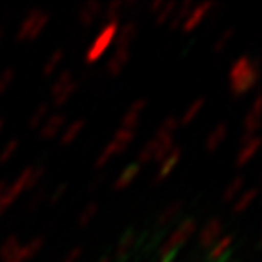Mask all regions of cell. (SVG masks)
Segmentation results:
<instances>
[{
  "mask_svg": "<svg viewBox=\"0 0 262 262\" xmlns=\"http://www.w3.org/2000/svg\"><path fill=\"white\" fill-rule=\"evenodd\" d=\"M260 62L251 60L248 55H242L233 62V66L229 68V91L235 97H242V95L250 93L253 88H257L258 80H260Z\"/></svg>",
  "mask_w": 262,
  "mask_h": 262,
  "instance_id": "obj_1",
  "label": "cell"
},
{
  "mask_svg": "<svg viewBox=\"0 0 262 262\" xmlns=\"http://www.w3.org/2000/svg\"><path fill=\"white\" fill-rule=\"evenodd\" d=\"M49 15L48 11L44 9H29L28 15L22 18L20 26H18V31H16V40L18 42H31V40H37L40 37L44 29L48 28L49 24Z\"/></svg>",
  "mask_w": 262,
  "mask_h": 262,
  "instance_id": "obj_2",
  "label": "cell"
},
{
  "mask_svg": "<svg viewBox=\"0 0 262 262\" xmlns=\"http://www.w3.org/2000/svg\"><path fill=\"white\" fill-rule=\"evenodd\" d=\"M196 231V221L193 217L182 219L177 226V229L173 231L171 235L168 237V241L164 242L162 246L159 248V255L164 257V255L171 253V251H179L189 238L193 237V233Z\"/></svg>",
  "mask_w": 262,
  "mask_h": 262,
  "instance_id": "obj_3",
  "label": "cell"
},
{
  "mask_svg": "<svg viewBox=\"0 0 262 262\" xmlns=\"http://www.w3.org/2000/svg\"><path fill=\"white\" fill-rule=\"evenodd\" d=\"M119 22H106L104 28L100 29V33L97 35V38L93 40V44L88 48L86 51V62L88 64H95L98 58H102V55L107 51L111 44L117 38V33H119Z\"/></svg>",
  "mask_w": 262,
  "mask_h": 262,
  "instance_id": "obj_4",
  "label": "cell"
},
{
  "mask_svg": "<svg viewBox=\"0 0 262 262\" xmlns=\"http://www.w3.org/2000/svg\"><path fill=\"white\" fill-rule=\"evenodd\" d=\"M78 82L73 78V73L70 70H64L58 73L57 80L53 82V88H51V100H53V106L60 107L64 106L73 93L77 91Z\"/></svg>",
  "mask_w": 262,
  "mask_h": 262,
  "instance_id": "obj_5",
  "label": "cell"
},
{
  "mask_svg": "<svg viewBox=\"0 0 262 262\" xmlns=\"http://www.w3.org/2000/svg\"><path fill=\"white\" fill-rule=\"evenodd\" d=\"M44 175H46V168H42V166H28L20 175L16 177L15 182L9 186H11L16 195L20 196L22 193L31 191V189L40 182Z\"/></svg>",
  "mask_w": 262,
  "mask_h": 262,
  "instance_id": "obj_6",
  "label": "cell"
},
{
  "mask_svg": "<svg viewBox=\"0 0 262 262\" xmlns=\"http://www.w3.org/2000/svg\"><path fill=\"white\" fill-rule=\"evenodd\" d=\"M222 221L219 217H213L208 221V224L201 229L199 233V246L204 250H211V246L222 237Z\"/></svg>",
  "mask_w": 262,
  "mask_h": 262,
  "instance_id": "obj_7",
  "label": "cell"
},
{
  "mask_svg": "<svg viewBox=\"0 0 262 262\" xmlns=\"http://www.w3.org/2000/svg\"><path fill=\"white\" fill-rule=\"evenodd\" d=\"M215 8V4L213 2H204V4H195V8L191 9V13H189V16L186 18V22L182 24V31L186 33V35H189V33L195 31L199 26L204 22V18L209 15V11Z\"/></svg>",
  "mask_w": 262,
  "mask_h": 262,
  "instance_id": "obj_8",
  "label": "cell"
},
{
  "mask_svg": "<svg viewBox=\"0 0 262 262\" xmlns=\"http://www.w3.org/2000/svg\"><path fill=\"white\" fill-rule=\"evenodd\" d=\"M66 124V115L64 113H53L49 115L44 120V124L40 126L38 133H40L42 140H53L55 137H58V133H62Z\"/></svg>",
  "mask_w": 262,
  "mask_h": 262,
  "instance_id": "obj_9",
  "label": "cell"
},
{
  "mask_svg": "<svg viewBox=\"0 0 262 262\" xmlns=\"http://www.w3.org/2000/svg\"><path fill=\"white\" fill-rule=\"evenodd\" d=\"M180 159H182V149L175 146L171 149V153H169V155L159 164V171H157L155 180H153V182H155V184H159V182H162L164 179H168V177L171 175L173 169L179 166Z\"/></svg>",
  "mask_w": 262,
  "mask_h": 262,
  "instance_id": "obj_10",
  "label": "cell"
},
{
  "mask_svg": "<svg viewBox=\"0 0 262 262\" xmlns=\"http://www.w3.org/2000/svg\"><path fill=\"white\" fill-rule=\"evenodd\" d=\"M146 106H147L146 98H139V100H135V102H131V106L127 107L126 115H124L122 126L120 127L137 131V126H139V120H140V113L146 110Z\"/></svg>",
  "mask_w": 262,
  "mask_h": 262,
  "instance_id": "obj_11",
  "label": "cell"
},
{
  "mask_svg": "<svg viewBox=\"0 0 262 262\" xmlns=\"http://www.w3.org/2000/svg\"><path fill=\"white\" fill-rule=\"evenodd\" d=\"M131 60V51L129 49H117L113 53V57L107 60L106 71L110 77H119L122 73V70L129 64Z\"/></svg>",
  "mask_w": 262,
  "mask_h": 262,
  "instance_id": "obj_12",
  "label": "cell"
},
{
  "mask_svg": "<svg viewBox=\"0 0 262 262\" xmlns=\"http://www.w3.org/2000/svg\"><path fill=\"white\" fill-rule=\"evenodd\" d=\"M20 241L15 235H9L2 246H0V260L2 262H20L18 255H20Z\"/></svg>",
  "mask_w": 262,
  "mask_h": 262,
  "instance_id": "obj_13",
  "label": "cell"
},
{
  "mask_svg": "<svg viewBox=\"0 0 262 262\" xmlns=\"http://www.w3.org/2000/svg\"><path fill=\"white\" fill-rule=\"evenodd\" d=\"M233 242H235V235H231V233L222 235V237L211 246V250H209L206 262H219L226 253H229V251H231V246H233Z\"/></svg>",
  "mask_w": 262,
  "mask_h": 262,
  "instance_id": "obj_14",
  "label": "cell"
},
{
  "mask_svg": "<svg viewBox=\"0 0 262 262\" xmlns=\"http://www.w3.org/2000/svg\"><path fill=\"white\" fill-rule=\"evenodd\" d=\"M139 35V24L137 22H126L122 28H119L117 33V49H129V46L133 44V40Z\"/></svg>",
  "mask_w": 262,
  "mask_h": 262,
  "instance_id": "obj_15",
  "label": "cell"
},
{
  "mask_svg": "<svg viewBox=\"0 0 262 262\" xmlns=\"http://www.w3.org/2000/svg\"><path fill=\"white\" fill-rule=\"evenodd\" d=\"M258 147H260V139H258L257 135H255L250 142L242 144L241 149H238V153H237V159H235V166H237V168L248 166V162L257 155Z\"/></svg>",
  "mask_w": 262,
  "mask_h": 262,
  "instance_id": "obj_16",
  "label": "cell"
},
{
  "mask_svg": "<svg viewBox=\"0 0 262 262\" xmlns=\"http://www.w3.org/2000/svg\"><path fill=\"white\" fill-rule=\"evenodd\" d=\"M102 4L100 2H88V4L82 6L80 13H78V22H80L82 28H91L95 24L100 13H102Z\"/></svg>",
  "mask_w": 262,
  "mask_h": 262,
  "instance_id": "obj_17",
  "label": "cell"
},
{
  "mask_svg": "<svg viewBox=\"0 0 262 262\" xmlns=\"http://www.w3.org/2000/svg\"><path fill=\"white\" fill-rule=\"evenodd\" d=\"M135 248V229L127 228L126 231L120 237L119 244H117V250H115V260H120V258H127Z\"/></svg>",
  "mask_w": 262,
  "mask_h": 262,
  "instance_id": "obj_18",
  "label": "cell"
},
{
  "mask_svg": "<svg viewBox=\"0 0 262 262\" xmlns=\"http://www.w3.org/2000/svg\"><path fill=\"white\" fill-rule=\"evenodd\" d=\"M226 135H228V124L226 122H221L217 124V126L213 127V131L208 135V139H206V153H215L221 147V144L224 142Z\"/></svg>",
  "mask_w": 262,
  "mask_h": 262,
  "instance_id": "obj_19",
  "label": "cell"
},
{
  "mask_svg": "<svg viewBox=\"0 0 262 262\" xmlns=\"http://www.w3.org/2000/svg\"><path fill=\"white\" fill-rule=\"evenodd\" d=\"M140 169H142V168H140L137 162L126 166V168L122 169V173L119 175V179L115 180V184H113L115 191H122V189H126L127 186H131V182H133V180L140 175Z\"/></svg>",
  "mask_w": 262,
  "mask_h": 262,
  "instance_id": "obj_20",
  "label": "cell"
},
{
  "mask_svg": "<svg viewBox=\"0 0 262 262\" xmlns=\"http://www.w3.org/2000/svg\"><path fill=\"white\" fill-rule=\"evenodd\" d=\"M42 248H44V237H40V235H38V237L31 238L28 244H22L18 258H20V262H29L31 258H35L38 253H40Z\"/></svg>",
  "mask_w": 262,
  "mask_h": 262,
  "instance_id": "obj_21",
  "label": "cell"
},
{
  "mask_svg": "<svg viewBox=\"0 0 262 262\" xmlns=\"http://www.w3.org/2000/svg\"><path fill=\"white\" fill-rule=\"evenodd\" d=\"M84 126H86V119H77L70 124V126L66 127L62 131L60 135V146H70L77 140V137L80 135L82 131H84Z\"/></svg>",
  "mask_w": 262,
  "mask_h": 262,
  "instance_id": "obj_22",
  "label": "cell"
},
{
  "mask_svg": "<svg viewBox=\"0 0 262 262\" xmlns=\"http://www.w3.org/2000/svg\"><path fill=\"white\" fill-rule=\"evenodd\" d=\"M204 106H206V97L195 98V100H193V102L186 107V111L182 113V117H180V120H179L180 126H189V124H191L193 120L199 117V113H201Z\"/></svg>",
  "mask_w": 262,
  "mask_h": 262,
  "instance_id": "obj_23",
  "label": "cell"
},
{
  "mask_svg": "<svg viewBox=\"0 0 262 262\" xmlns=\"http://www.w3.org/2000/svg\"><path fill=\"white\" fill-rule=\"evenodd\" d=\"M180 209H182V201H175V202H171L168 208H164L162 213L159 215V219H157V228L162 229L168 224H171L177 219V215L180 213Z\"/></svg>",
  "mask_w": 262,
  "mask_h": 262,
  "instance_id": "obj_24",
  "label": "cell"
},
{
  "mask_svg": "<svg viewBox=\"0 0 262 262\" xmlns=\"http://www.w3.org/2000/svg\"><path fill=\"white\" fill-rule=\"evenodd\" d=\"M193 8H195V4H193L191 0H189V2H184V4L177 6V9H175L177 15L171 16V22H169V29H171V31H177V29L182 28V24L186 22V18L189 16V13H191Z\"/></svg>",
  "mask_w": 262,
  "mask_h": 262,
  "instance_id": "obj_25",
  "label": "cell"
},
{
  "mask_svg": "<svg viewBox=\"0 0 262 262\" xmlns=\"http://www.w3.org/2000/svg\"><path fill=\"white\" fill-rule=\"evenodd\" d=\"M49 117V104H46V102H42L40 106L37 107V110L33 111V115L29 117V120H28V127H29V131H37V129H40V126L44 124V120Z\"/></svg>",
  "mask_w": 262,
  "mask_h": 262,
  "instance_id": "obj_26",
  "label": "cell"
},
{
  "mask_svg": "<svg viewBox=\"0 0 262 262\" xmlns=\"http://www.w3.org/2000/svg\"><path fill=\"white\" fill-rule=\"evenodd\" d=\"M257 193H258V189H257V188L246 189V191L242 193L241 196H238L237 201L233 202V209H231V211H233L235 215H238V213L246 211V209H248L251 204H253V201H255V196H257Z\"/></svg>",
  "mask_w": 262,
  "mask_h": 262,
  "instance_id": "obj_27",
  "label": "cell"
},
{
  "mask_svg": "<svg viewBox=\"0 0 262 262\" xmlns=\"http://www.w3.org/2000/svg\"><path fill=\"white\" fill-rule=\"evenodd\" d=\"M241 189H244V177H235L228 186H226L224 193H222V202L224 204H229V202L235 201V196L241 193Z\"/></svg>",
  "mask_w": 262,
  "mask_h": 262,
  "instance_id": "obj_28",
  "label": "cell"
},
{
  "mask_svg": "<svg viewBox=\"0 0 262 262\" xmlns=\"http://www.w3.org/2000/svg\"><path fill=\"white\" fill-rule=\"evenodd\" d=\"M97 213H98V204L97 202H88L86 204V208L82 209L80 211V215H78V221H77V224H78V228H88V226L91 224V221H93L95 217H97Z\"/></svg>",
  "mask_w": 262,
  "mask_h": 262,
  "instance_id": "obj_29",
  "label": "cell"
},
{
  "mask_svg": "<svg viewBox=\"0 0 262 262\" xmlns=\"http://www.w3.org/2000/svg\"><path fill=\"white\" fill-rule=\"evenodd\" d=\"M62 60H64V51H62V49L53 51L51 57L48 58V62L44 64V68H42V75H44V77H51V75L58 70V66L62 64Z\"/></svg>",
  "mask_w": 262,
  "mask_h": 262,
  "instance_id": "obj_30",
  "label": "cell"
},
{
  "mask_svg": "<svg viewBox=\"0 0 262 262\" xmlns=\"http://www.w3.org/2000/svg\"><path fill=\"white\" fill-rule=\"evenodd\" d=\"M133 139H135V131L126 129V127H119V129L115 131V135L111 140H113L115 144H119L122 149H127V146L133 142Z\"/></svg>",
  "mask_w": 262,
  "mask_h": 262,
  "instance_id": "obj_31",
  "label": "cell"
},
{
  "mask_svg": "<svg viewBox=\"0 0 262 262\" xmlns=\"http://www.w3.org/2000/svg\"><path fill=\"white\" fill-rule=\"evenodd\" d=\"M175 9H177L175 2H164L162 9H160V11L155 15V24L157 26L168 24V22L171 20V16H173V13H175Z\"/></svg>",
  "mask_w": 262,
  "mask_h": 262,
  "instance_id": "obj_32",
  "label": "cell"
},
{
  "mask_svg": "<svg viewBox=\"0 0 262 262\" xmlns=\"http://www.w3.org/2000/svg\"><path fill=\"white\" fill-rule=\"evenodd\" d=\"M233 35H235V26H229V28H226L224 33H222L221 37L215 40V44H213V53H222L226 46L229 44V40L233 38Z\"/></svg>",
  "mask_w": 262,
  "mask_h": 262,
  "instance_id": "obj_33",
  "label": "cell"
},
{
  "mask_svg": "<svg viewBox=\"0 0 262 262\" xmlns=\"http://www.w3.org/2000/svg\"><path fill=\"white\" fill-rule=\"evenodd\" d=\"M16 199H18V195H16L15 191H13V188L8 184V188H6V191L2 193V196H0V217L4 215L6 211H8L9 208H11L13 204L16 202Z\"/></svg>",
  "mask_w": 262,
  "mask_h": 262,
  "instance_id": "obj_34",
  "label": "cell"
},
{
  "mask_svg": "<svg viewBox=\"0 0 262 262\" xmlns=\"http://www.w3.org/2000/svg\"><path fill=\"white\" fill-rule=\"evenodd\" d=\"M18 146H20V140H18V139L9 140V142L6 144V146L2 147V149H0V164H6V162H8V160L11 159V157L16 153Z\"/></svg>",
  "mask_w": 262,
  "mask_h": 262,
  "instance_id": "obj_35",
  "label": "cell"
},
{
  "mask_svg": "<svg viewBox=\"0 0 262 262\" xmlns=\"http://www.w3.org/2000/svg\"><path fill=\"white\" fill-rule=\"evenodd\" d=\"M120 11H122V2L120 0H115L104 9V15H106V22H119L120 20Z\"/></svg>",
  "mask_w": 262,
  "mask_h": 262,
  "instance_id": "obj_36",
  "label": "cell"
},
{
  "mask_svg": "<svg viewBox=\"0 0 262 262\" xmlns=\"http://www.w3.org/2000/svg\"><path fill=\"white\" fill-rule=\"evenodd\" d=\"M179 119L177 117H173V115H169V117H166L164 119V122L160 124V127L157 131L159 133H164V135H171L173 137V133H175L177 129H179Z\"/></svg>",
  "mask_w": 262,
  "mask_h": 262,
  "instance_id": "obj_37",
  "label": "cell"
},
{
  "mask_svg": "<svg viewBox=\"0 0 262 262\" xmlns=\"http://www.w3.org/2000/svg\"><path fill=\"white\" fill-rule=\"evenodd\" d=\"M13 80H15V70H13V68H6V70L0 73V95H4L6 91L11 88Z\"/></svg>",
  "mask_w": 262,
  "mask_h": 262,
  "instance_id": "obj_38",
  "label": "cell"
},
{
  "mask_svg": "<svg viewBox=\"0 0 262 262\" xmlns=\"http://www.w3.org/2000/svg\"><path fill=\"white\" fill-rule=\"evenodd\" d=\"M46 193H48V191H46V188L42 186V188L38 189V191L35 193V195H33L31 201L28 202V211H35V209L40 208V204L44 202V199H46Z\"/></svg>",
  "mask_w": 262,
  "mask_h": 262,
  "instance_id": "obj_39",
  "label": "cell"
},
{
  "mask_svg": "<svg viewBox=\"0 0 262 262\" xmlns=\"http://www.w3.org/2000/svg\"><path fill=\"white\" fill-rule=\"evenodd\" d=\"M66 191H68V184H66V182H62V184H58L57 188L53 189V193H51V196H49V204H57V202L60 201L62 196L66 195Z\"/></svg>",
  "mask_w": 262,
  "mask_h": 262,
  "instance_id": "obj_40",
  "label": "cell"
},
{
  "mask_svg": "<svg viewBox=\"0 0 262 262\" xmlns=\"http://www.w3.org/2000/svg\"><path fill=\"white\" fill-rule=\"evenodd\" d=\"M80 257H82V246H77V248H73L70 253L66 255V258L62 262H78Z\"/></svg>",
  "mask_w": 262,
  "mask_h": 262,
  "instance_id": "obj_41",
  "label": "cell"
},
{
  "mask_svg": "<svg viewBox=\"0 0 262 262\" xmlns=\"http://www.w3.org/2000/svg\"><path fill=\"white\" fill-rule=\"evenodd\" d=\"M260 106H262V97L260 95H257V97H255V100H253V106H251V113L253 115H258V117H260Z\"/></svg>",
  "mask_w": 262,
  "mask_h": 262,
  "instance_id": "obj_42",
  "label": "cell"
},
{
  "mask_svg": "<svg viewBox=\"0 0 262 262\" xmlns=\"http://www.w3.org/2000/svg\"><path fill=\"white\" fill-rule=\"evenodd\" d=\"M162 6H164V2L162 0H155L151 6H149V11H151V15H157V13L162 9Z\"/></svg>",
  "mask_w": 262,
  "mask_h": 262,
  "instance_id": "obj_43",
  "label": "cell"
},
{
  "mask_svg": "<svg viewBox=\"0 0 262 262\" xmlns=\"http://www.w3.org/2000/svg\"><path fill=\"white\" fill-rule=\"evenodd\" d=\"M104 180V177H97V179L91 182V186H90V191H97L98 189V186H100V182Z\"/></svg>",
  "mask_w": 262,
  "mask_h": 262,
  "instance_id": "obj_44",
  "label": "cell"
},
{
  "mask_svg": "<svg viewBox=\"0 0 262 262\" xmlns=\"http://www.w3.org/2000/svg\"><path fill=\"white\" fill-rule=\"evenodd\" d=\"M6 188H8V182H4V180H0V196H2V193L6 191Z\"/></svg>",
  "mask_w": 262,
  "mask_h": 262,
  "instance_id": "obj_45",
  "label": "cell"
},
{
  "mask_svg": "<svg viewBox=\"0 0 262 262\" xmlns=\"http://www.w3.org/2000/svg\"><path fill=\"white\" fill-rule=\"evenodd\" d=\"M98 262H111L110 257H102V258H98Z\"/></svg>",
  "mask_w": 262,
  "mask_h": 262,
  "instance_id": "obj_46",
  "label": "cell"
},
{
  "mask_svg": "<svg viewBox=\"0 0 262 262\" xmlns=\"http://www.w3.org/2000/svg\"><path fill=\"white\" fill-rule=\"evenodd\" d=\"M4 28H0V42H2V38H4Z\"/></svg>",
  "mask_w": 262,
  "mask_h": 262,
  "instance_id": "obj_47",
  "label": "cell"
},
{
  "mask_svg": "<svg viewBox=\"0 0 262 262\" xmlns=\"http://www.w3.org/2000/svg\"><path fill=\"white\" fill-rule=\"evenodd\" d=\"M4 119H0V133H2V129H4Z\"/></svg>",
  "mask_w": 262,
  "mask_h": 262,
  "instance_id": "obj_48",
  "label": "cell"
},
{
  "mask_svg": "<svg viewBox=\"0 0 262 262\" xmlns=\"http://www.w3.org/2000/svg\"><path fill=\"white\" fill-rule=\"evenodd\" d=\"M160 262H166V260H160Z\"/></svg>",
  "mask_w": 262,
  "mask_h": 262,
  "instance_id": "obj_49",
  "label": "cell"
}]
</instances>
